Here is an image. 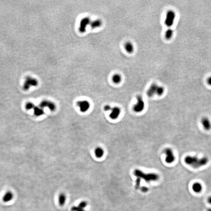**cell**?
<instances>
[{"mask_svg":"<svg viewBox=\"0 0 211 211\" xmlns=\"http://www.w3.org/2000/svg\"><path fill=\"white\" fill-rule=\"evenodd\" d=\"M91 19L89 17H85L81 19L79 23V30L81 33H84L86 31L87 27L90 25Z\"/></svg>","mask_w":211,"mask_h":211,"instance_id":"6","label":"cell"},{"mask_svg":"<svg viewBox=\"0 0 211 211\" xmlns=\"http://www.w3.org/2000/svg\"><path fill=\"white\" fill-rule=\"evenodd\" d=\"M165 92V88L161 86L158 85L157 90V95L158 96H162Z\"/></svg>","mask_w":211,"mask_h":211,"instance_id":"23","label":"cell"},{"mask_svg":"<svg viewBox=\"0 0 211 211\" xmlns=\"http://www.w3.org/2000/svg\"><path fill=\"white\" fill-rule=\"evenodd\" d=\"M14 195L13 193L10 191L7 192L4 194L2 197V201L3 202L7 203L10 202L13 198Z\"/></svg>","mask_w":211,"mask_h":211,"instance_id":"16","label":"cell"},{"mask_svg":"<svg viewBox=\"0 0 211 211\" xmlns=\"http://www.w3.org/2000/svg\"><path fill=\"white\" fill-rule=\"evenodd\" d=\"M103 24V22L100 19H96L95 20L91 21L90 26L93 29L98 28L101 27Z\"/></svg>","mask_w":211,"mask_h":211,"instance_id":"17","label":"cell"},{"mask_svg":"<svg viewBox=\"0 0 211 211\" xmlns=\"http://www.w3.org/2000/svg\"><path fill=\"white\" fill-rule=\"evenodd\" d=\"M137 103L133 107V110L136 113L142 112L145 107V102L142 97L138 96L137 97Z\"/></svg>","mask_w":211,"mask_h":211,"instance_id":"5","label":"cell"},{"mask_svg":"<svg viewBox=\"0 0 211 211\" xmlns=\"http://www.w3.org/2000/svg\"><path fill=\"white\" fill-rule=\"evenodd\" d=\"M95 155L96 157L98 158H100L104 156V149L101 147H98L95 149Z\"/></svg>","mask_w":211,"mask_h":211,"instance_id":"21","label":"cell"},{"mask_svg":"<svg viewBox=\"0 0 211 211\" xmlns=\"http://www.w3.org/2000/svg\"><path fill=\"white\" fill-rule=\"evenodd\" d=\"M87 203L86 201H81L77 206L72 207L71 209V211H86L85 210V208L87 207Z\"/></svg>","mask_w":211,"mask_h":211,"instance_id":"13","label":"cell"},{"mask_svg":"<svg viewBox=\"0 0 211 211\" xmlns=\"http://www.w3.org/2000/svg\"><path fill=\"white\" fill-rule=\"evenodd\" d=\"M38 85L37 79L31 76L26 77L23 85V89L25 91L28 90L31 87H37Z\"/></svg>","mask_w":211,"mask_h":211,"instance_id":"4","label":"cell"},{"mask_svg":"<svg viewBox=\"0 0 211 211\" xmlns=\"http://www.w3.org/2000/svg\"><path fill=\"white\" fill-rule=\"evenodd\" d=\"M77 105L79 107L80 111L83 113L88 111L90 106L89 102L86 100H81L77 101Z\"/></svg>","mask_w":211,"mask_h":211,"instance_id":"8","label":"cell"},{"mask_svg":"<svg viewBox=\"0 0 211 211\" xmlns=\"http://www.w3.org/2000/svg\"><path fill=\"white\" fill-rule=\"evenodd\" d=\"M35 106L34 104L31 102L27 103L25 106V107L27 110H30L32 109H33Z\"/></svg>","mask_w":211,"mask_h":211,"instance_id":"24","label":"cell"},{"mask_svg":"<svg viewBox=\"0 0 211 211\" xmlns=\"http://www.w3.org/2000/svg\"><path fill=\"white\" fill-rule=\"evenodd\" d=\"M207 211H211V208H209V209H208L207 210Z\"/></svg>","mask_w":211,"mask_h":211,"instance_id":"29","label":"cell"},{"mask_svg":"<svg viewBox=\"0 0 211 211\" xmlns=\"http://www.w3.org/2000/svg\"><path fill=\"white\" fill-rule=\"evenodd\" d=\"M201 124L205 131H209L211 130V120L207 116H203L201 118Z\"/></svg>","mask_w":211,"mask_h":211,"instance_id":"9","label":"cell"},{"mask_svg":"<svg viewBox=\"0 0 211 211\" xmlns=\"http://www.w3.org/2000/svg\"><path fill=\"white\" fill-rule=\"evenodd\" d=\"M33 110H34V115L36 116H38L42 115L45 113L43 108L40 106H35V107L33 108Z\"/></svg>","mask_w":211,"mask_h":211,"instance_id":"18","label":"cell"},{"mask_svg":"<svg viewBox=\"0 0 211 211\" xmlns=\"http://www.w3.org/2000/svg\"><path fill=\"white\" fill-rule=\"evenodd\" d=\"M209 161L207 157H199L196 156H187L185 158V162L187 165L194 168H199L207 165Z\"/></svg>","mask_w":211,"mask_h":211,"instance_id":"1","label":"cell"},{"mask_svg":"<svg viewBox=\"0 0 211 211\" xmlns=\"http://www.w3.org/2000/svg\"><path fill=\"white\" fill-rule=\"evenodd\" d=\"M112 107L110 105H106L104 107V109L105 111H111V110L112 109Z\"/></svg>","mask_w":211,"mask_h":211,"instance_id":"25","label":"cell"},{"mask_svg":"<svg viewBox=\"0 0 211 211\" xmlns=\"http://www.w3.org/2000/svg\"><path fill=\"white\" fill-rule=\"evenodd\" d=\"M66 197L64 193H61L58 196V203L60 206H63L66 201Z\"/></svg>","mask_w":211,"mask_h":211,"instance_id":"19","label":"cell"},{"mask_svg":"<svg viewBox=\"0 0 211 211\" xmlns=\"http://www.w3.org/2000/svg\"><path fill=\"white\" fill-rule=\"evenodd\" d=\"M134 175L137 178L143 179L147 182L151 181H156L159 179L158 175L155 173L146 174L139 169H136L134 172Z\"/></svg>","mask_w":211,"mask_h":211,"instance_id":"2","label":"cell"},{"mask_svg":"<svg viewBox=\"0 0 211 211\" xmlns=\"http://www.w3.org/2000/svg\"><path fill=\"white\" fill-rule=\"evenodd\" d=\"M112 80L115 84H118L120 83L122 81V77L121 75L118 74H115L113 75L112 77Z\"/></svg>","mask_w":211,"mask_h":211,"instance_id":"20","label":"cell"},{"mask_svg":"<svg viewBox=\"0 0 211 211\" xmlns=\"http://www.w3.org/2000/svg\"><path fill=\"white\" fill-rule=\"evenodd\" d=\"M164 153L166 155V162L168 163H173L175 159V157L172 150L169 148L165 149L164 150Z\"/></svg>","mask_w":211,"mask_h":211,"instance_id":"7","label":"cell"},{"mask_svg":"<svg viewBox=\"0 0 211 211\" xmlns=\"http://www.w3.org/2000/svg\"><path fill=\"white\" fill-rule=\"evenodd\" d=\"M207 83L209 85L211 86V76L209 77L207 79Z\"/></svg>","mask_w":211,"mask_h":211,"instance_id":"26","label":"cell"},{"mask_svg":"<svg viewBox=\"0 0 211 211\" xmlns=\"http://www.w3.org/2000/svg\"><path fill=\"white\" fill-rule=\"evenodd\" d=\"M173 35H174V31L172 29L168 28L165 32V38L167 40H170L172 38Z\"/></svg>","mask_w":211,"mask_h":211,"instance_id":"22","label":"cell"},{"mask_svg":"<svg viewBox=\"0 0 211 211\" xmlns=\"http://www.w3.org/2000/svg\"><path fill=\"white\" fill-rule=\"evenodd\" d=\"M176 12L172 10H169L166 12L165 18L164 20V23L165 26L168 27H170L173 26L174 23L176 18Z\"/></svg>","mask_w":211,"mask_h":211,"instance_id":"3","label":"cell"},{"mask_svg":"<svg viewBox=\"0 0 211 211\" xmlns=\"http://www.w3.org/2000/svg\"><path fill=\"white\" fill-rule=\"evenodd\" d=\"M141 190L144 192H147L148 190V188L146 187H142L141 188Z\"/></svg>","mask_w":211,"mask_h":211,"instance_id":"27","label":"cell"},{"mask_svg":"<svg viewBox=\"0 0 211 211\" xmlns=\"http://www.w3.org/2000/svg\"><path fill=\"white\" fill-rule=\"evenodd\" d=\"M207 201L209 204L211 205V196L209 197L207 199Z\"/></svg>","mask_w":211,"mask_h":211,"instance_id":"28","label":"cell"},{"mask_svg":"<svg viewBox=\"0 0 211 211\" xmlns=\"http://www.w3.org/2000/svg\"><path fill=\"white\" fill-rule=\"evenodd\" d=\"M40 107L43 108L48 107L50 110L54 111L56 109V106L54 103L48 100H44L40 103Z\"/></svg>","mask_w":211,"mask_h":211,"instance_id":"10","label":"cell"},{"mask_svg":"<svg viewBox=\"0 0 211 211\" xmlns=\"http://www.w3.org/2000/svg\"><path fill=\"white\" fill-rule=\"evenodd\" d=\"M124 48L125 50L128 54H132L135 50V47L132 42H127L124 44Z\"/></svg>","mask_w":211,"mask_h":211,"instance_id":"14","label":"cell"},{"mask_svg":"<svg viewBox=\"0 0 211 211\" xmlns=\"http://www.w3.org/2000/svg\"><path fill=\"white\" fill-rule=\"evenodd\" d=\"M158 85L155 83L152 84L149 87L147 92V95L149 98H151L155 95H157V90Z\"/></svg>","mask_w":211,"mask_h":211,"instance_id":"12","label":"cell"},{"mask_svg":"<svg viewBox=\"0 0 211 211\" xmlns=\"http://www.w3.org/2000/svg\"><path fill=\"white\" fill-rule=\"evenodd\" d=\"M192 189L195 193L199 194L202 192L203 187L201 183L198 182H195L192 185Z\"/></svg>","mask_w":211,"mask_h":211,"instance_id":"15","label":"cell"},{"mask_svg":"<svg viewBox=\"0 0 211 211\" xmlns=\"http://www.w3.org/2000/svg\"><path fill=\"white\" fill-rule=\"evenodd\" d=\"M121 113V109L118 107H114L111 110L109 117L111 119L115 120L119 117Z\"/></svg>","mask_w":211,"mask_h":211,"instance_id":"11","label":"cell"}]
</instances>
